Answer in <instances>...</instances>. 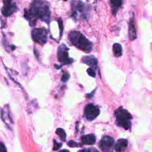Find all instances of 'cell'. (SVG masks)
Instances as JSON below:
<instances>
[{"label":"cell","mask_w":152,"mask_h":152,"mask_svg":"<svg viewBox=\"0 0 152 152\" xmlns=\"http://www.w3.org/2000/svg\"><path fill=\"white\" fill-rule=\"evenodd\" d=\"M24 17L31 27L36 25L37 20L49 24L50 11L48 3L43 0H33L30 5V8L24 10Z\"/></svg>","instance_id":"6da1fadb"},{"label":"cell","mask_w":152,"mask_h":152,"mask_svg":"<svg viewBox=\"0 0 152 152\" xmlns=\"http://www.w3.org/2000/svg\"><path fill=\"white\" fill-rule=\"evenodd\" d=\"M123 0H110V4L112 14L115 16L119 9L122 6Z\"/></svg>","instance_id":"5bb4252c"},{"label":"cell","mask_w":152,"mask_h":152,"mask_svg":"<svg viewBox=\"0 0 152 152\" xmlns=\"http://www.w3.org/2000/svg\"><path fill=\"white\" fill-rule=\"evenodd\" d=\"M98 151V150L94 148H86V149H83L81 150H79V151Z\"/></svg>","instance_id":"7402d4cb"},{"label":"cell","mask_w":152,"mask_h":152,"mask_svg":"<svg viewBox=\"0 0 152 152\" xmlns=\"http://www.w3.org/2000/svg\"><path fill=\"white\" fill-rule=\"evenodd\" d=\"M68 39L71 44L81 50L88 53L91 51L93 45L86 36L78 31H72L68 34Z\"/></svg>","instance_id":"7a4b0ae2"},{"label":"cell","mask_w":152,"mask_h":152,"mask_svg":"<svg viewBox=\"0 0 152 152\" xmlns=\"http://www.w3.org/2000/svg\"><path fill=\"white\" fill-rule=\"evenodd\" d=\"M68 145L70 147L74 148V147H81L83 146V144L81 143L76 142L74 140H70L68 142Z\"/></svg>","instance_id":"e0dca14e"},{"label":"cell","mask_w":152,"mask_h":152,"mask_svg":"<svg viewBox=\"0 0 152 152\" xmlns=\"http://www.w3.org/2000/svg\"><path fill=\"white\" fill-rule=\"evenodd\" d=\"M112 50L113 55L116 57H119L122 54V49L121 45L118 43H115L113 45Z\"/></svg>","instance_id":"9a60e30c"},{"label":"cell","mask_w":152,"mask_h":152,"mask_svg":"<svg viewBox=\"0 0 152 152\" xmlns=\"http://www.w3.org/2000/svg\"><path fill=\"white\" fill-rule=\"evenodd\" d=\"M99 114L100 109L97 106L92 103H89L85 106L84 109V115L87 121H93Z\"/></svg>","instance_id":"52a82bcc"},{"label":"cell","mask_w":152,"mask_h":152,"mask_svg":"<svg viewBox=\"0 0 152 152\" xmlns=\"http://www.w3.org/2000/svg\"><path fill=\"white\" fill-rule=\"evenodd\" d=\"M128 35H129V39L131 40H134L137 38V33H136V29L135 27L134 18H131L129 23Z\"/></svg>","instance_id":"7c38bea8"},{"label":"cell","mask_w":152,"mask_h":152,"mask_svg":"<svg viewBox=\"0 0 152 152\" xmlns=\"http://www.w3.org/2000/svg\"><path fill=\"white\" fill-rule=\"evenodd\" d=\"M68 50L69 48L65 44L61 45L58 48L57 56L58 61L61 64V66L71 64L73 62V59L69 56Z\"/></svg>","instance_id":"8992f818"},{"label":"cell","mask_w":152,"mask_h":152,"mask_svg":"<svg viewBox=\"0 0 152 152\" xmlns=\"http://www.w3.org/2000/svg\"><path fill=\"white\" fill-rule=\"evenodd\" d=\"M82 62L84 64L88 65L90 68H93L94 69H97V60L96 58L93 55L84 56L81 59Z\"/></svg>","instance_id":"30bf717a"},{"label":"cell","mask_w":152,"mask_h":152,"mask_svg":"<svg viewBox=\"0 0 152 152\" xmlns=\"http://www.w3.org/2000/svg\"><path fill=\"white\" fill-rule=\"evenodd\" d=\"M0 150L1 151H2V152H6L7 151V149L5 148V146L4 145V144L2 143V142H1V148H0Z\"/></svg>","instance_id":"603a6c76"},{"label":"cell","mask_w":152,"mask_h":152,"mask_svg":"<svg viewBox=\"0 0 152 152\" xmlns=\"http://www.w3.org/2000/svg\"><path fill=\"white\" fill-rule=\"evenodd\" d=\"M81 140L83 144L86 145H93L96 142V137L92 134L83 135L81 137Z\"/></svg>","instance_id":"4fadbf2b"},{"label":"cell","mask_w":152,"mask_h":152,"mask_svg":"<svg viewBox=\"0 0 152 152\" xmlns=\"http://www.w3.org/2000/svg\"><path fill=\"white\" fill-rule=\"evenodd\" d=\"M31 35L33 40L40 45L45 44L48 40V31L45 28L33 29Z\"/></svg>","instance_id":"5b68a950"},{"label":"cell","mask_w":152,"mask_h":152,"mask_svg":"<svg viewBox=\"0 0 152 152\" xmlns=\"http://www.w3.org/2000/svg\"><path fill=\"white\" fill-rule=\"evenodd\" d=\"M56 134L59 137L60 139L62 141H66V133H65V131L62 128H58L56 130Z\"/></svg>","instance_id":"2e32d148"},{"label":"cell","mask_w":152,"mask_h":152,"mask_svg":"<svg viewBox=\"0 0 152 152\" xmlns=\"http://www.w3.org/2000/svg\"><path fill=\"white\" fill-rule=\"evenodd\" d=\"M71 17L75 20L78 17L86 19L88 17L89 10L88 7L80 0H72L71 2Z\"/></svg>","instance_id":"277c9868"},{"label":"cell","mask_w":152,"mask_h":152,"mask_svg":"<svg viewBox=\"0 0 152 152\" xmlns=\"http://www.w3.org/2000/svg\"><path fill=\"white\" fill-rule=\"evenodd\" d=\"M58 23L59 27V29H60V37H61L62 35L63 30H64V27H63L62 20L61 18H59V19L58 20Z\"/></svg>","instance_id":"44dd1931"},{"label":"cell","mask_w":152,"mask_h":152,"mask_svg":"<svg viewBox=\"0 0 152 152\" xmlns=\"http://www.w3.org/2000/svg\"><path fill=\"white\" fill-rule=\"evenodd\" d=\"M69 77H70V75H69V74L67 72L64 71L63 74H62V75L61 81H62L64 82H65V81H66L69 78Z\"/></svg>","instance_id":"ffe728a7"},{"label":"cell","mask_w":152,"mask_h":152,"mask_svg":"<svg viewBox=\"0 0 152 152\" xmlns=\"http://www.w3.org/2000/svg\"><path fill=\"white\" fill-rule=\"evenodd\" d=\"M87 72L88 73V74L92 77H96V70L94 69L93 68H88L87 69Z\"/></svg>","instance_id":"d6986e66"},{"label":"cell","mask_w":152,"mask_h":152,"mask_svg":"<svg viewBox=\"0 0 152 152\" xmlns=\"http://www.w3.org/2000/svg\"><path fill=\"white\" fill-rule=\"evenodd\" d=\"M64 1H67L68 0H64Z\"/></svg>","instance_id":"cb8c5ba5"},{"label":"cell","mask_w":152,"mask_h":152,"mask_svg":"<svg viewBox=\"0 0 152 152\" xmlns=\"http://www.w3.org/2000/svg\"><path fill=\"white\" fill-rule=\"evenodd\" d=\"M115 140L110 136H103L99 141V147L103 151H111L114 147Z\"/></svg>","instance_id":"9c48e42d"},{"label":"cell","mask_w":152,"mask_h":152,"mask_svg":"<svg viewBox=\"0 0 152 152\" xmlns=\"http://www.w3.org/2000/svg\"><path fill=\"white\" fill-rule=\"evenodd\" d=\"M114 115L116 117V124L118 126L125 130L131 128V121L132 119V116L127 110L121 106L115 111Z\"/></svg>","instance_id":"3957f363"},{"label":"cell","mask_w":152,"mask_h":152,"mask_svg":"<svg viewBox=\"0 0 152 152\" xmlns=\"http://www.w3.org/2000/svg\"><path fill=\"white\" fill-rule=\"evenodd\" d=\"M3 2L1 12L4 17H10L17 11V7L14 0H3Z\"/></svg>","instance_id":"ba28073f"},{"label":"cell","mask_w":152,"mask_h":152,"mask_svg":"<svg viewBox=\"0 0 152 152\" xmlns=\"http://www.w3.org/2000/svg\"><path fill=\"white\" fill-rule=\"evenodd\" d=\"M53 142H54V144H53V151H56L58 150H59L62 145V143H60V142H57L55 140H53Z\"/></svg>","instance_id":"ac0fdd59"},{"label":"cell","mask_w":152,"mask_h":152,"mask_svg":"<svg viewBox=\"0 0 152 152\" xmlns=\"http://www.w3.org/2000/svg\"><path fill=\"white\" fill-rule=\"evenodd\" d=\"M128 146V141L126 139L120 138L116 142L114 148L116 151H124Z\"/></svg>","instance_id":"8fae6325"}]
</instances>
